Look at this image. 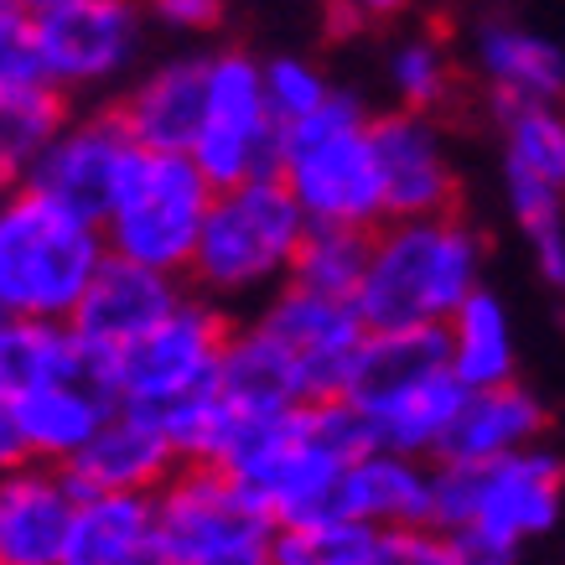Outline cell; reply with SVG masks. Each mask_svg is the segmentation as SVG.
Segmentation results:
<instances>
[{
	"instance_id": "6da1fadb",
	"label": "cell",
	"mask_w": 565,
	"mask_h": 565,
	"mask_svg": "<svg viewBox=\"0 0 565 565\" xmlns=\"http://www.w3.org/2000/svg\"><path fill=\"white\" fill-rule=\"evenodd\" d=\"M482 286V234L451 213L384 218L374 228L369 270L353 296L369 332L441 327Z\"/></svg>"
},
{
	"instance_id": "f1b7e54d",
	"label": "cell",
	"mask_w": 565,
	"mask_h": 565,
	"mask_svg": "<svg viewBox=\"0 0 565 565\" xmlns=\"http://www.w3.org/2000/svg\"><path fill=\"white\" fill-rule=\"evenodd\" d=\"M63 125H68V94L57 84L0 88V161L17 177L47 151Z\"/></svg>"
},
{
	"instance_id": "8d00e7d4",
	"label": "cell",
	"mask_w": 565,
	"mask_h": 565,
	"mask_svg": "<svg viewBox=\"0 0 565 565\" xmlns=\"http://www.w3.org/2000/svg\"><path fill=\"white\" fill-rule=\"evenodd\" d=\"M32 457L26 451V436H21V420H17V405L11 399H0V472H11Z\"/></svg>"
},
{
	"instance_id": "74e56055",
	"label": "cell",
	"mask_w": 565,
	"mask_h": 565,
	"mask_svg": "<svg viewBox=\"0 0 565 565\" xmlns=\"http://www.w3.org/2000/svg\"><path fill=\"white\" fill-rule=\"evenodd\" d=\"M343 26H369V21H390L399 11H411V0H332Z\"/></svg>"
},
{
	"instance_id": "7402d4cb",
	"label": "cell",
	"mask_w": 565,
	"mask_h": 565,
	"mask_svg": "<svg viewBox=\"0 0 565 565\" xmlns=\"http://www.w3.org/2000/svg\"><path fill=\"white\" fill-rule=\"evenodd\" d=\"M156 545V493H78L57 565H140Z\"/></svg>"
},
{
	"instance_id": "d590c367",
	"label": "cell",
	"mask_w": 565,
	"mask_h": 565,
	"mask_svg": "<svg viewBox=\"0 0 565 565\" xmlns=\"http://www.w3.org/2000/svg\"><path fill=\"white\" fill-rule=\"evenodd\" d=\"M188 565H275L270 561V534H259V540H239V545H223V550H207L198 561Z\"/></svg>"
},
{
	"instance_id": "e575fe53",
	"label": "cell",
	"mask_w": 565,
	"mask_h": 565,
	"mask_svg": "<svg viewBox=\"0 0 565 565\" xmlns=\"http://www.w3.org/2000/svg\"><path fill=\"white\" fill-rule=\"evenodd\" d=\"M451 534V550H457V561L462 565H514L519 550L493 540V534H478V530H446Z\"/></svg>"
},
{
	"instance_id": "7a4b0ae2",
	"label": "cell",
	"mask_w": 565,
	"mask_h": 565,
	"mask_svg": "<svg viewBox=\"0 0 565 565\" xmlns=\"http://www.w3.org/2000/svg\"><path fill=\"white\" fill-rule=\"evenodd\" d=\"M307 213L275 172L218 188L192 249V286L207 301H255L291 280L296 249L307 239Z\"/></svg>"
},
{
	"instance_id": "8992f818",
	"label": "cell",
	"mask_w": 565,
	"mask_h": 565,
	"mask_svg": "<svg viewBox=\"0 0 565 565\" xmlns=\"http://www.w3.org/2000/svg\"><path fill=\"white\" fill-rule=\"evenodd\" d=\"M565 462L534 441L493 462H436L430 478V524L478 530L503 545H524L561 519Z\"/></svg>"
},
{
	"instance_id": "f546056e",
	"label": "cell",
	"mask_w": 565,
	"mask_h": 565,
	"mask_svg": "<svg viewBox=\"0 0 565 565\" xmlns=\"http://www.w3.org/2000/svg\"><path fill=\"white\" fill-rule=\"evenodd\" d=\"M390 88L405 109H426V115H436V109L451 99V88H457V63H451L446 42H436V36H426V32L394 42Z\"/></svg>"
},
{
	"instance_id": "83f0119b",
	"label": "cell",
	"mask_w": 565,
	"mask_h": 565,
	"mask_svg": "<svg viewBox=\"0 0 565 565\" xmlns=\"http://www.w3.org/2000/svg\"><path fill=\"white\" fill-rule=\"evenodd\" d=\"M369 249H374V228H353V223H307V239L296 249L291 280L322 296H359L363 270H369Z\"/></svg>"
},
{
	"instance_id": "836d02e7",
	"label": "cell",
	"mask_w": 565,
	"mask_h": 565,
	"mask_svg": "<svg viewBox=\"0 0 565 565\" xmlns=\"http://www.w3.org/2000/svg\"><path fill=\"white\" fill-rule=\"evenodd\" d=\"M146 17L161 21L167 32H213L223 21V0H146Z\"/></svg>"
},
{
	"instance_id": "4316f807",
	"label": "cell",
	"mask_w": 565,
	"mask_h": 565,
	"mask_svg": "<svg viewBox=\"0 0 565 565\" xmlns=\"http://www.w3.org/2000/svg\"><path fill=\"white\" fill-rule=\"evenodd\" d=\"M379 550V530L363 519L327 509V514L286 519L270 534L275 565H369Z\"/></svg>"
},
{
	"instance_id": "e0dca14e",
	"label": "cell",
	"mask_w": 565,
	"mask_h": 565,
	"mask_svg": "<svg viewBox=\"0 0 565 565\" xmlns=\"http://www.w3.org/2000/svg\"><path fill=\"white\" fill-rule=\"evenodd\" d=\"M115 405H120L115 390H109L99 374H88V369H73V374H57V379H47V384H36L32 394L17 399V420H21V436H26V451H32L36 462L68 467Z\"/></svg>"
},
{
	"instance_id": "277c9868",
	"label": "cell",
	"mask_w": 565,
	"mask_h": 565,
	"mask_svg": "<svg viewBox=\"0 0 565 565\" xmlns=\"http://www.w3.org/2000/svg\"><path fill=\"white\" fill-rule=\"evenodd\" d=\"M369 120L374 115L353 94L332 88V99L311 109L307 120L280 125L275 177L291 188L311 223H353V228L384 223V188H379Z\"/></svg>"
},
{
	"instance_id": "9a60e30c",
	"label": "cell",
	"mask_w": 565,
	"mask_h": 565,
	"mask_svg": "<svg viewBox=\"0 0 565 565\" xmlns=\"http://www.w3.org/2000/svg\"><path fill=\"white\" fill-rule=\"evenodd\" d=\"M177 467L182 457L167 426L140 405H115L68 462V478L78 493H156Z\"/></svg>"
},
{
	"instance_id": "ac0fdd59",
	"label": "cell",
	"mask_w": 565,
	"mask_h": 565,
	"mask_svg": "<svg viewBox=\"0 0 565 565\" xmlns=\"http://www.w3.org/2000/svg\"><path fill=\"white\" fill-rule=\"evenodd\" d=\"M203 94H207V57L182 52L156 63L120 104V120L136 146L146 151H192V136L203 125Z\"/></svg>"
},
{
	"instance_id": "3957f363",
	"label": "cell",
	"mask_w": 565,
	"mask_h": 565,
	"mask_svg": "<svg viewBox=\"0 0 565 565\" xmlns=\"http://www.w3.org/2000/svg\"><path fill=\"white\" fill-rule=\"evenodd\" d=\"M104 255L99 223L17 182L0 203V311L68 322Z\"/></svg>"
},
{
	"instance_id": "60d3db41",
	"label": "cell",
	"mask_w": 565,
	"mask_h": 565,
	"mask_svg": "<svg viewBox=\"0 0 565 565\" xmlns=\"http://www.w3.org/2000/svg\"><path fill=\"white\" fill-rule=\"evenodd\" d=\"M0 565H6V561H0Z\"/></svg>"
},
{
	"instance_id": "5b68a950",
	"label": "cell",
	"mask_w": 565,
	"mask_h": 565,
	"mask_svg": "<svg viewBox=\"0 0 565 565\" xmlns=\"http://www.w3.org/2000/svg\"><path fill=\"white\" fill-rule=\"evenodd\" d=\"M213 192L218 188L207 182V172L188 151H146V146H136L120 188H115V203L104 207L99 218L109 255L188 275Z\"/></svg>"
},
{
	"instance_id": "7c38bea8",
	"label": "cell",
	"mask_w": 565,
	"mask_h": 565,
	"mask_svg": "<svg viewBox=\"0 0 565 565\" xmlns=\"http://www.w3.org/2000/svg\"><path fill=\"white\" fill-rule=\"evenodd\" d=\"M130 156H136V140L125 130L120 109L68 115V125H63V130L52 136L47 151L21 172V182L99 223L104 207L115 203V188H120Z\"/></svg>"
},
{
	"instance_id": "4dcf8cb0",
	"label": "cell",
	"mask_w": 565,
	"mask_h": 565,
	"mask_svg": "<svg viewBox=\"0 0 565 565\" xmlns=\"http://www.w3.org/2000/svg\"><path fill=\"white\" fill-rule=\"evenodd\" d=\"M265 99H270L275 120L296 125L332 99V84H327V73L317 68V63H307V57H270V63H265Z\"/></svg>"
},
{
	"instance_id": "30bf717a",
	"label": "cell",
	"mask_w": 565,
	"mask_h": 565,
	"mask_svg": "<svg viewBox=\"0 0 565 565\" xmlns=\"http://www.w3.org/2000/svg\"><path fill=\"white\" fill-rule=\"evenodd\" d=\"M275 151H280V120L265 99V63H255L249 52H213L203 125L188 156L207 172L213 188H234L275 172Z\"/></svg>"
},
{
	"instance_id": "d6a6232c",
	"label": "cell",
	"mask_w": 565,
	"mask_h": 565,
	"mask_svg": "<svg viewBox=\"0 0 565 565\" xmlns=\"http://www.w3.org/2000/svg\"><path fill=\"white\" fill-rule=\"evenodd\" d=\"M21 84H52L47 68H42V47H36L26 6L17 17H6V26H0V88H21Z\"/></svg>"
},
{
	"instance_id": "ffe728a7",
	"label": "cell",
	"mask_w": 565,
	"mask_h": 565,
	"mask_svg": "<svg viewBox=\"0 0 565 565\" xmlns=\"http://www.w3.org/2000/svg\"><path fill=\"white\" fill-rule=\"evenodd\" d=\"M472 63L482 84L493 88V104H561L565 94V52L550 36L519 26V21H482L472 36Z\"/></svg>"
},
{
	"instance_id": "ab89813d",
	"label": "cell",
	"mask_w": 565,
	"mask_h": 565,
	"mask_svg": "<svg viewBox=\"0 0 565 565\" xmlns=\"http://www.w3.org/2000/svg\"><path fill=\"white\" fill-rule=\"evenodd\" d=\"M21 6H42V0H21Z\"/></svg>"
},
{
	"instance_id": "d6986e66",
	"label": "cell",
	"mask_w": 565,
	"mask_h": 565,
	"mask_svg": "<svg viewBox=\"0 0 565 565\" xmlns=\"http://www.w3.org/2000/svg\"><path fill=\"white\" fill-rule=\"evenodd\" d=\"M430 478H436V467H426V457L394 451V446H369L343 467L338 509L374 524V530L430 524Z\"/></svg>"
},
{
	"instance_id": "4fadbf2b",
	"label": "cell",
	"mask_w": 565,
	"mask_h": 565,
	"mask_svg": "<svg viewBox=\"0 0 565 565\" xmlns=\"http://www.w3.org/2000/svg\"><path fill=\"white\" fill-rule=\"evenodd\" d=\"M374 130L379 188H384V218H420V213H451L457 207V167L426 109H390L369 120Z\"/></svg>"
},
{
	"instance_id": "5bb4252c",
	"label": "cell",
	"mask_w": 565,
	"mask_h": 565,
	"mask_svg": "<svg viewBox=\"0 0 565 565\" xmlns=\"http://www.w3.org/2000/svg\"><path fill=\"white\" fill-rule=\"evenodd\" d=\"M182 296H188L182 275L156 270V265H140V259L125 255H104V265L94 270L68 327L78 332V343L99 348V353H120L125 343H136L146 327L161 322Z\"/></svg>"
},
{
	"instance_id": "f35d334b",
	"label": "cell",
	"mask_w": 565,
	"mask_h": 565,
	"mask_svg": "<svg viewBox=\"0 0 565 565\" xmlns=\"http://www.w3.org/2000/svg\"><path fill=\"white\" fill-rule=\"evenodd\" d=\"M21 11V0H0V26H6V17H17Z\"/></svg>"
},
{
	"instance_id": "603a6c76",
	"label": "cell",
	"mask_w": 565,
	"mask_h": 565,
	"mask_svg": "<svg viewBox=\"0 0 565 565\" xmlns=\"http://www.w3.org/2000/svg\"><path fill=\"white\" fill-rule=\"evenodd\" d=\"M446 332L441 327H390V332H369L348 374V399L363 415H374L379 405H390L399 394H411L415 384L446 374Z\"/></svg>"
},
{
	"instance_id": "2e32d148",
	"label": "cell",
	"mask_w": 565,
	"mask_h": 565,
	"mask_svg": "<svg viewBox=\"0 0 565 565\" xmlns=\"http://www.w3.org/2000/svg\"><path fill=\"white\" fill-rule=\"evenodd\" d=\"M78 503L68 467L36 462L0 472V561L6 565H57L68 519Z\"/></svg>"
},
{
	"instance_id": "9c48e42d",
	"label": "cell",
	"mask_w": 565,
	"mask_h": 565,
	"mask_svg": "<svg viewBox=\"0 0 565 565\" xmlns=\"http://www.w3.org/2000/svg\"><path fill=\"white\" fill-rule=\"evenodd\" d=\"M42 68L63 94H99L136 68L146 42V0H42L26 6Z\"/></svg>"
},
{
	"instance_id": "8fae6325",
	"label": "cell",
	"mask_w": 565,
	"mask_h": 565,
	"mask_svg": "<svg viewBox=\"0 0 565 565\" xmlns=\"http://www.w3.org/2000/svg\"><path fill=\"white\" fill-rule=\"evenodd\" d=\"M255 322L286 348V359L296 363V374H301L311 399L348 390L353 359H359L363 338H369V322L359 317V307L348 296L307 291L296 280H286V286H275L265 296Z\"/></svg>"
},
{
	"instance_id": "52a82bcc",
	"label": "cell",
	"mask_w": 565,
	"mask_h": 565,
	"mask_svg": "<svg viewBox=\"0 0 565 565\" xmlns=\"http://www.w3.org/2000/svg\"><path fill=\"white\" fill-rule=\"evenodd\" d=\"M234 322L218 301L203 291H188L156 327H146L136 343L115 353V399L140 405L151 415H167L188 399L218 390V363Z\"/></svg>"
},
{
	"instance_id": "1f68e13d",
	"label": "cell",
	"mask_w": 565,
	"mask_h": 565,
	"mask_svg": "<svg viewBox=\"0 0 565 565\" xmlns=\"http://www.w3.org/2000/svg\"><path fill=\"white\" fill-rule=\"evenodd\" d=\"M369 565H462L451 550V534L436 524H405V530H379V550Z\"/></svg>"
},
{
	"instance_id": "cb8c5ba5",
	"label": "cell",
	"mask_w": 565,
	"mask_h": 565,
	"mask_svg": "<svg viewBox=\"0 0 565 565\" xmlns=\"http://www.w3.org/2000/svg\"><path fill=\"white\" fill-rule=\"evenodd\" d=\"M218 394L228 411L239 415H275L307 405L311 394L296 374V363L286 359V348L275 343L259 322H244L228 332L218 363Z\"/></svg>"
},
{
	"instance_id": "ba28073f",
	"label": "cell",
	"mask_w": 565,
	"mask_h": 565,
	"mask_svg": "<svg viewBox=\"0 0 565 565\" xmlns=\"http://www.w3.org/2000/svg\"><path fill=\"white\" fill-rule=\"evenodd\" d=\"M503 192L534 265L565 291V115L561 104H503Z\"/></svg>"
},
{
	"instance_id": "484cf974",
	"label": "cell",
	"mask_w": 565,
	"mask_h": 565,
	"mask_svg": "<svg viewBox=\"0 0 565 565\" xmlns=\"http://www.w3.org/2000/svg\"><path fill=\"white\" fill-rule=\"evenodd\" d=\"M73 369H88V359L68 322L0 311V399L17 405L21 394H32L36 384H47L57 374H73Z\"/></svg>"
},
{
	"instance_id": "44dd1931",
	"label": "cell",
	"mask_w": 565,
	"mask_h": 565,
	"mask_svg": "<svg viewBox=\"0 0 565 565\" xmlns=\"http://www.w3.org/2000/svg\"><path fill=\"white\" fill-rule=\"evenodd\" d=\"M540 430H545V405L524 384H514V379L482 384V390H467L436 462H493V457L534 446Z\"/></svg>"
},
{
	"instance_id": "d4e9b609",
	"label": "cell",
	"mask_w": 565,
	"mask_h": 565,
	"mask_svg": "<svg viewBox=\"0 0 565 565\" xmlns=\"http://www.w3.org/2000/svg\"><path fill=\"white\" fill-rule=\"evenodd\" d=\"M441 332H446V363H451V374L462 379L467 390L514 379V322H509V307L493 291L478 286L441 322Z\"/></svg>"
}]
</instances>
